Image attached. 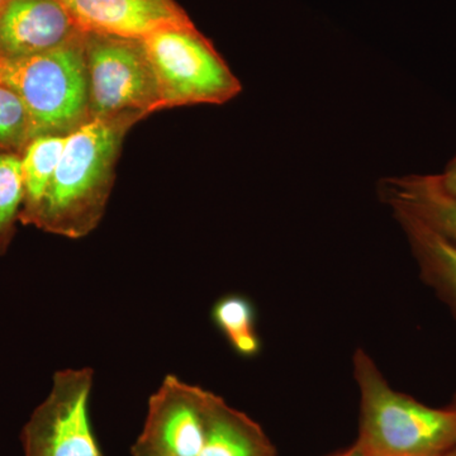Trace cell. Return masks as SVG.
Here are the masks:
<instances>
[{
    "label": "cell",
    "instance_id": "14",
    "mask_svg": "<svg viewBox=\"0 0 456 456\" xmlns=\"http://www.w3.org/2000/svg\"><path fill=\"white\" fill-rule=\"evenodd\" d=\"M212 320L239 355L253 358L260 351L254 305L245 297L228 294L215 303Z\"/></svg>",
    "mask_w": 456,
    "mask_h": 456
},
{
    "label": "cell",
    "instance_id": "7",
    "mask_svg": "<svg viewBox=\"0 0 456 456\" xmlns=\"http://www.w3.org/2000/svg\"><path fill=\"white\" fill-rule=\"evenodd\" d=\"M207 393L176 375H167L150 395L145 424L131 454L200 456L206 435Z\"/></svg>",
    "mask_w": 456,
    "mask_h": 456
},
{
    "label": "cell",
    "instance_id": "16",
    "mask_svg": "<svg viewBox=\"0 0 456 456\" xmlns=\"http://www.w3.org/2000/svg\"><path fill=\"white\" fill-rule=\"evenodd\" d=\"M35 139L28 110L13 90L0 84V151L22 154Z\"/></svg>",
    "mask_w": 456,
    "mask_h": 456
},
{
    "label": "cell",
    "instance_id": "4",
    "mask_svg": "<svg viewBox=\"0 0 456 456\" xmlns=\"http://www.w3.org/2000/svg\"><path fill=\"white\" fill-rule=\"evenodd\" d=\"M90 119L134 126L163 110L142 40L84 33Z\"/></svg>",
    "mask_w": 456,
    "mask_h": 456
},
{
    "label": "cell",
    "instance_id": "9",
    "mask_svg": "<svg viewBox=\"0 0 456 456\" xmlns=\"http://www.w3.org/2000/svg\"><path fill=\"white\" fill-rule=\"evenodd\" d=\"M82 33L61 0H8L0 12V57L40 55Z\"/></svg>",
    "mask_w": 456,
    "mask_h": 456
},
{
    "label": "cell",
    "instance_id": "21",
    "mask_svg": "<svg viewBox=\"0 0 456 456\" xmlns=\"http://www.w3.org/2000/svg\"><path fill=\"white\" fill-rule=\"evenodd\" d=\"M132 456H146V455H137V454H131Z\"/></svg>",
    "mask_w": 456,
    "mask_h": 456
},
{
    "label": "cell",
    "instance_id": "1",
    "mask_svg": "<svg viewBox=\"0 0 456 456\" xmlns=\"http://www.w3.org/2000/svg\"><path fill=\"white\" fill-rule=\"evenodd\" d=\"M131 127L90 119L69 134L46 196L28 224L74 240L92 233L106 212L123 139Z\"/></svg>",
    "mask_w": 456,
    "mask_h": 456
},
{
    "label": "cell",
    "instance_id": "19",
    "mask_svg": "<svg viewBox=\"0 0 456 456\" xmlns=\"http://www.w3.org/2000/svg\"><path fill=\"white\" fill-rule=\"evenodd\" d=\"M8 0H0V12H2V9L5 7V4H7Z\"/></svg>",
    "mask_w": 456,
    "mask_h": 456
},
{
    "label": "cell",
    "instance_id": "18",
    "mask_svg": "<svg viewBox=\"0 0 456 456\" xmlns=\"http://www.w3.org/2000/svg\"><path fill=\"white\" fill-rule=\"evenodd\" d=\"M332 456H365L364 452L360 450L359 446L356 444H354L350 448L342 450V452H338V454Z\"/></svg>",
    "mask_w": 456,
    "mask_h": 456
},
{
    "label": "cell",
    "instance_id": "20",
    "mask_svg": "<svg viewBox=\"0 0 456 456\" xmlns=\"http://www.w3.org/2000/svg\"><path fill=\"white\" fill-rule=\"evenodd\" d=\"M444 456H456V448L452 449V450H450V452H448V454H445Z\"/></svg>",
    "mask_w": 456,
    "mask_h": 456
},
{
    "label": "cell",
    "instance_id": "10",
    "mask_svg": "<svg viewBox=\"0 0 456 456\" xmlns=\"http://www.w3.org/2000/svg\"><path fill=\"white\" fill-rule=\"evenodd\" d=\"M200 456H277V452L260 425L208 391Z\"/></svg>",
    "mask_w": 456,
    "mask_h": 456
},
{
    "label": "cell",
    "instance_id": "12",
    "mask_svg": "<svg viewBox=\"0 0 456 456\" xmlns=\"http://www.w3.org/2000/svg\"><path fill=\"white\" fill-rule=\"evenodd\" d=\"M393 212L406 233L422 278L456 316V244L415 216L402 209H393Z\"/></svg>",
    "mask_w": 456,
    "mask_h": 456
},
{
    "label": "cell",
    "instance_id": "8",
    "mask_svg": "<svg viewBox=\"0 0 456 456\" xmlns=\"http://www.w3.org/2000/svg\"><path fill=\"white\" fill-rule=\"evenodd\" d=\"M84 33L143 40L167 28L194 23L175 0H61Z\"/></svg>",
    "mask_w": 456,
    "mask_h": 456
},
{
    "label": "cell",
    "instance_id": "17",
    "mask_svg": "<svg viewBox=\"0 0 456 456\" xmlns=\"http://www.w3.org/2000/svg\"><path fill=\"white\" fill-rule=\"evenodd\" d=\"M441 185L449 191V193L456 196V156L450 161L448 167L443 174H439Z\"/></svg>",
    "mask_w": 456,
    "mask_h": 456
},
{
    "label": "cell",
    "instance_id": "15",
    "mask_svg": "<svg viewBox=\"0 0 456 456\" xmlns=\"http://www.w3.org/2000/svg\"><path fill=\"white\" fill-rule=\"evenodd\" d=\"M25 202L22 158L0 151V255L7 253Z\"/></svg>",
    "mask_w": 456,
    "mask_h": 456
},
{
    "label": "cell",
    "instance_id": "5",
    "mask_svg": "<svg viewBox=\"0 0 456 456\" xmlns=\"http://www.w3.org/2000/svg\"><path fill=\"white\" fill-rule=\"evenodd\" d=\"M154 70L161 108L224 104L241 83L196 26L167 28L142 40Z\"/></svg>",
    "mask_w": 456,
    "mask_h": 456
},
{
    "label": "cell",
    "instance_id": "6",
    "mask_svg": "<svg viewBox=\"0 0 456 456\" xmlns=\"http://www.w3.org/2000/svg\"><path fill=\"white\" fill-rule=\"evenodd\" d=\"M93 383L89 367L56 371L49 395L23 426L25 456H104L90 422Z\"/></svg>",
    "mask_w": 456,
    "mask_h": 456
},
{
    "label": "cell",
    "instance_id": "3",
    "mask_svg": "<svg viewBox=\"0 0 456 456\" xmlns=\"http://www.w3.org/2000/svg\"><path fill=\"white\" fill-rule=\"evenodd\" d=\"M0 84L25 104L35 137L73 134L90 121L84 33L40 55L0 57Z\"/></svg>",
    "mask_w": 456,
    "mask_h": 456
},
{
    "label": "cell",
    "instance_id": "22",
    "mask_svg": "<svg viewBox=\"0 0 456 456\" xmlns=\"http://www.w3.org/2000/svg\"><path fill=\"white\" fill-rule=\"evenodd\" d=\"M452 407H455V408H456V404H455V406H452Z\"/></svg>",
    "mask_w": 456,
    "mask_h": 456
},
{
    "label": "cell",
    "instance_id": "11",
    "mask_svg": "<svg viewBox=\"0 0 456 456\" xmlns=\"http://www.w3.org/2000/svg\"><path fill=\"white\" fill-rule=\"evenodd\" d=\"M382 194L392 209L415 216L456 244V196L441 185L437 175H411L387 180Z\"/></svg>",
    "mask_w": 456,
    "mask_h": 456
},
{
    "label": "cell",
    "instance_id": "2",
    "mask_svg": "<svg viewBox=\"0 0 456 456\" xmlns=\"http://www.w3.org/2000/svg\"><path fill=\"white\" fill-rule=\"evenodd\" d=\"M360 391L356 445L365 456H444L456 448V408H432L395 391L367 351L354 354Z\"/></svg>",
    "mask_w": 456,
    "mask_h": 456
},
{
    "label": "cell",
    "instance_id": "13",
    "mask_svg": "<svg viewBox=\"0 0 456 456\" xmlns=\"http://www.w3.org/2000/svg\"><path fill=\"white\" fill-rule=\"evenodd\" d=\"M68 136L42 134L29 141L23 150L22 171L25 183V202L20 222L28 224L46 196L53 174L59 167Z\"/></svg>",
    "mask_w": 456,
    "mask_h": 456
}]
</instances>
